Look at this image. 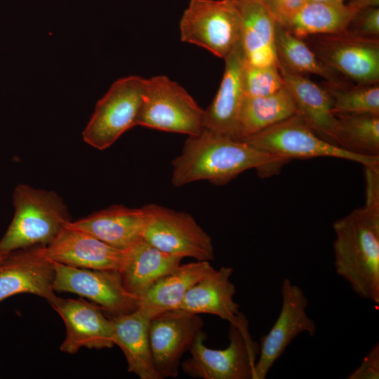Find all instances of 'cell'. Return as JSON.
<instances>
[{
  "label": "cell",
  "instance_id": "cell-1",
  "mask_svg": "<svg viewBox=\"0 0 379 379\" xmlns=\"http://www.w3.org/2000/svg\"><path fill=\"white\" fill-rule=\"evenodd\" d=\"M288 161L244 141L204 128L198 135L188 136L181 153L173 160L171 182L177 187L199 180L225 185L251 168L261 177L271 175Z\"/></svg>",
  "mask_w": 379,
  "mask_h": 379
},
{
  "label": "cell",
  "instance_id": "cell-2",
  "mask_svg": "<svg viewBox=\"0 0 379 379\" xmlns=\"http://www.w3.org/2000/svg\"><path fill=\"white\" fill-rule=\"evenodd\" d=\"M334 266L360 298L379 303V186H366V204L333 223Z\"/></svg>",
  "mask_w": 379,
  "mask_h": 379
},
{
  "label": "cell",
  "instance_id": "cell-3",
  "mask_svg": "<svg viewBox=\"0 0 379 379\" xmlns=\"http://www.w3.org/2000/svg\"><path fill=\"white\" fill-rule=\"evenodd\" d=\"M13 219L0 240V253L52 242L71 222L67 206L54 191L19 184L13 190Z\"/></svg>",
  "mask_w": 379,
  "mask_h": 379
},
{
  "label": "cell",
  "instance_id": "cell-4",
  "mask_svg": "<svg viewBox=\"0 0 379 379\" xmlns=\"http://www.w3.org/2000/svg\"><path fill=\"white\" fill-rule=\"evenodd\" d=\"M201 331L191 349V356L182 363L183 372L202 379H253L260 352L259 343L253 339L246 317L239 312L238 320L230 324L229 345L223 350L205 345Z\"/></svg>",
  "mask_w": 379,
  "mask_h": 379
},
{
  "label": "cell",
  "instance_id": "cell-5",
  "mask_svg": "<svg viewBox=\"0 0 379 379\" xmlns=\"http://www.w3.org/2000/svg\"><path fill=\"white\" fill-rule=\"evenodd\" d=\"M205 110L179 84L159 75L145 79L136 126L186 134L204 128Z\"/></svg>",
  "mask_w": 379,
  "mask_h": 379
},
{
  "label": "cell",
  "instance_id": "cell-6",
  "mask_svg": "<svg viewBox=\"0 0 379 379\" xmlns=\"http://www.w3.org/2000/svg\"><path fill=\"white\" fill-rule=\"evenodd\" d=\"M241 18L236 0H190L180 21L183 42L225 59L241 41Z\"/></svg>",
  "mask_w": 379,
  "mask_h": 379
},
{
  "label": "cell",
  "instance_id": "cell-7",
  "mask_svg": "<svg viewBox=\"0 0 379 379\" xmlns=\"http://www.w3.org/2000/svg\"><path fill=\"white\" fill-rule=\"evenodd\" d=\"M242 141L288 161L330 157L357 162L364 167L379 168V157L352 153L324 140L298 114Z\"/></svg>",
  "mask_w": 379,
  "mask_h": 379
},
{
  "label": "cell",
  "instance_id": "cell-8",
  "mask_svg": "<svg viewBox=\"0 0 379 379\" xmlns=\"http://www.w3.org/2000/svg\"><path fill=\"white\" fill-rule=\"evenodd\" d=\"M145 84V79L138 76L121 78L112 84L83 131V139L88 145L105 149L136 126Z\"/></svg>",
  "mask_w": 379,
  "mask_h": 379
},
{
  "label": "cell",
  "instance_id": "cell-9",
  "mask_svg": "<svg viewBox=\"0 0 379 379\" xmlns=\"http://www.w3.org/2000/svg\"><path fill=\"white\" fill-rule=\"evenodd\" d=\"M147 220L142 239L158 249L181 258L214 259L212 239L188 213L157 204L144 206Z\"/></svg>",
  "mask_w": 379,
  "mask_h": 379
},
{
  "label": "cell",
  "instance_id": "cell-10",
  "mask_svg": "<svg viewBox=\"0 0 379 379\" xmlns=\"http://www.w3.org/2000/svg\"><path fill=\"white\" fill-rule=\"evenodd\" d=\"M312 50L328 68L357 84L379 83V38L345 32L311 36Z\"/></svg>",
  "mask_w": 379,
  "mask_h": 379
},
{
  "label": "cell",
  "instance_id": "cell-11",
  "mask_svg": "<svg viewBox=\"0 0 379 379\" xmlns=\"http://www.w3.org/2000/svg\"><path fill=\"white\" fill-rule=\"evenodd\" d=\"M281 307L279 316L270 331L260 338V352L253 379H265L286 347L300 334L313 337L317 326L307 313L308 300L302 289L288 278L281 288Z\"/></svg>",
  "mask_w": 379,
  "mask_h": 379
},
{
  "label": "cell",
  "instance_id": "cell-12",
  "mask_svg": "<svg viewBox=\"0 0 379 379\" xmlns=\"http://www.w3.org/2000/svg\"><path fill=\"white\" fill-rule=\"evenodd\" d=\"M55 292L87 298L111 317L130 313L138 307L137 297L124 287L117 271L79 268L53 261Z\"/></svg>",
  "mask_w": 379,
  "mask_h": 379
},
{
  "label": "cell",
  "instance_id": "cell-13",
  "mask_svg": "<svg viewBox=\"0 0 379 379\" xmlns=\"http://www.w3.org/2000/svg\"><path fill=\"white\" fill-rule=\"evenodd\" d=\"M203 326L199 314L181 309L164 312L150 319L149 343L160 379L178 376L181 357L190 351Z\"/></svg>",
  "mask_w": 379,
  "mask_h": 379
},
{
  "label": "cell",
  "instance_id": "cell-14",
  "mask_svg": "<svg viewBox=\"0 0 379 379\" xmlns=\"http://www.w3.org/2000/svg\"><path fill=\"white\" fill-rule=\"evenodd\" d=\"M53 261L41 252V246L8 253L0 262V301L18 293H32L49 304L58 296L53 288Z\"/></svg>",
  "mask_w": 379,
  "mask_h": 379
},
{
  "label": "cell",
  "instance_id": "cell-15",
  "mask_svg": "<svg viewBox=\"0 0 379 379\" xmlns=\"http://www.w3.org/2000/svg\"><path fill=\"white\" fill-rule=\"evenodd\" d=\"M50 305L66 327V336L60 347L62 352L73 354L81 347L100 350L114 345L112 320L98 305L82 298L59 297Z\"/></svg>",
  "mask_w": 379,
  "mask_h": 379
},
{
  "label": "cell",
  "instance_id": "cell-16",
  "mask_svg": "<svg viewBox=\"0 0 379 379\" xmlns=\"http://www.w3.org/2000/svg\"><path fill=\"white\" fill-rule=\"evenodd\" d=\"M41 252L48 259L69 266L118 271L124 251L114 248L95 237L66 225Z\"/></svg>",
  "mask_w": 379,
  "mask_h": 379
},
{
  "label": "cell",
  "instance_id": "cell-17",
  "mask_svg": "<svg viewBox=\"0 0 379 379\" xmlns=\"http://www.w3.org/2000/svg\"><path fill=\"white\" fill-rule=\"evenodd\" d=\"M279 69L298 114L321 138L337 145L338 119L332 112V100L326 88L279 62Z\"/></svg>",
  "mask_w": 379,
  "mask_h": 379
},
{
  "label": "cell",
  "instance_id": "cell-18",
  "mask_svg": "<svg viewBox=\"0 0 379 379\" xmlns=\"http://www.w3.org/2000/svg\"><path fill=\"white\" fill-rule=\"evenodd\" d=\"M146 220L145 206L129 208L114 205L71 221L67 225L86 232L108 245L124 251L142 239Z\"/></svg>",
  "mask_w": 379,
  "mask_h": 379
},
{
  "label": "cell",
  "instance_id": "cell-19",
  "mask_svg": "<svg viewBox=\"0 0 379 379\" xmlns=\"http://www.w3.org/2000/svg\"><path fill=\"white\" fill-rule=\"evenodd\" d=\"M224 60L225 69L219 88L205 110L204 128L234 138L245 96L242 77L244 56L241 41Z\"/></svg>",
  "mask_w": 379,
  "mask_h": 379
},
{
  "label": "cell",
  "instance_id": "cell-20",
  "mask_svg": "<svg viewBox=\"0 0 379 379\" xmlns=\"http://www.w3.org/2000/svg\"><path fill=\"white\" fill-rule=\"evenodd\" d=\"M232 272L230 267L213 268L189 289L178 309L213 314L230 324L236 323L240 312L234 300L236 287L230 280Z\"/></svg>",
  "mask_w": 379,
  "mask_h": 379
},
{
  "label": "cell",
  "instance_id": "cell-21",
  "mask_svg": "<svg viewBox=\"0 0 379 379\" xmlns=\"http://www.w3.org/2000/svg\"><path fill=\"white\" fill-rule=\"evenodd\" d=\"M182 259L161 251L142 239L124 250L117 272L126 290L138 297L159 279L173 272Z\"/></svg>",
  "mask_w": 379,
  "mask_h": 379
},
{
  "label": "cell",
  "instance_id": "cell-22",
  "mask_svg": "<svg viewBox=\"0 0 379 379\" xmlns=\"http://www.w3.org/2000/svg\"><path fill=\"white\" fill-rule=\"evenodd\" d=\"M109 318L113 326L114 345L123 352L128 372L140 379H160L149 343L150 319L138 309Z\"/></svg>",
  "mask_w": 379,
  "mask_h": 379
},
{
  "label": "cell",
  "instance_id": "cell-23",
  "mask_svg": "<svg viewBox=\"0 0 379 379\" xmlns=\"http://www.w3.org/2000/svg\"><path fill=\"white\" fill-rule=\"evenodd\" d=\"M241 14V45L245 62L255 66L279 65L276 22L260 0H236Z\"/></svg>",
  "mask_w": 379,
  "mask_h": 379
},
{
  "label": "cell",
  "instance_id": "cell-24",
  "mask_svg": "<svg viewBox=\"0 0 379 379\" xmlns=\"http://www.w3.org/2000/svg\"><path fill=\"white\" fill-rule=\"evenodd\" d=\"M213 269L209 261L180 264L137 297V309L150 319L178 309L189 289Z\"/></svg>",
  "mask_w": 379,
  "mask_h": 379
},
{
  "label": "cell",
  "instance_id": "cell-25",
  "mask_svg": "<svg viewBox=\"0 0 379 379\" xmlns=\"http://www.w3.org/2000/svg\"><path fill=\"white\" fill-rule=\"evenodd\" d=\"M297 114L293 99L286 86L266 96L245 95L234 138L244 140Z\"/></svg>",
  "mask_w": 379,
  "mask_h": 379
},
{
  "label": "cell",
  "instance_id": "cell-26",
  "mask_svg": "<svg viewBox=\"0 0 379 379\" xmlns=\"http://www.w3.org/2000/svg\"><path fill=\"white\" fill-rule=\"evenodd\" d=\"M358 13L343 1H309L304 3L284 27L302 39L342 34L347 32Z\"/></svg>",
  "mask_w": 379,
  "mask_h": 379
},
{
  "label": "cell",
  "instance_id": "cell-27",
  "mask_svg": "<svg viewBox=\"0 0 379 379\" xmlns=\"http://www.w3.org/2000/svg\"><path fill=\"white\" fill-rule=\"evenodd\" d=\"M275 45L279 62L289 70L300 74H316L332 84H343L337 73L318 58L303 39L277 23Z\"/></svg>",
  "mask_w": 379,
  "mask_h": 379
},
{
  "label": "cell",
  "instance_id": "cell-28",
  "mask_svg": "<svg viewBox=\"0 0 379 379\" xmlns=\"http://www.w3.org/2000/svg\"><path fill=\"white\" fill-rule=\"evenodd\" d=\"M336 145L357 154L379 157V114H335Z\"/></svg>",
  "mask_w": 379,
  "mask_h": 379
},
{
  "label": "cell",
  "instance_id": "cell-29",
  "mask_svg": "<svg viewBox=\"0 0 379 379\" xmlns=\"http://www.w3.org/2000/svg\"><path fill=\"white\" fill-rule=\"evenodd\" d=\"M332 100V112L335 114H379V84H356L346 87L343 84H326Z\"/></svg>",
  "mask_w": 379,
  "mask_h": 379
},
{
  "label": "cell",
  "instance_id": "cell-30",
  "mask_svg": "<svg viewBox=\"0 0 379 379\" xmlns=\"http://www.w3.org/2000/svg\"><path fill=\"white\" fill-rule=\"evenodd\" d=\"M242 77L246 96H266L285 87L279 65L255 66L244 60Z\"/></svg>",
  "mask_w": 379,
  "mask_h": 379
},
{
  "label": "cell",
  "instance_id": "cell-31",
  "mask_svg": "<svg viewBox=\"0 0 379 379\" xmlns=\"http://www.w3.org/2000/svg\"><path fill=\"white\" fill-rule=\"evenodd\" d=\"M347 32L359 36L379 38V7L359 12Z\"/></svg>",
  "mask_w": 379,
  "mask_h": 379
},
{
  "label": "cell",
  "instance_id": "cell-32",
  "mask_svg": "<svg viewBox=\"0 0 379 379\" xmlns=\"http://www.w3.org/2000/svg\"><path fill=\"white\" fill-rule=\"evenodd\" d=\"M277 24L286 27L305 0H260Z\"/></svg>",
  "mask_w": 379,
  "mask_h": 379
},
{
  "label": "cell",
  "instance_id": "cell-33",
  "mask_svg": "<svg viewBox=\"0 0 379 379\" xmlns=\"http://www.w3.org/2000/svg\"><path fill=\"white\" fill-rule=\"evenodd\" d=\"M347 379L379 378V343L374 345L360 365L347 377Z\"/></svg>",
  "mask_w": 379,
  "mask_h": 379
},
{
  "label": "cell",
  "instance_id": "cell-34",
  "mask_svg": "<svg viewBox=\"0 0 379 379\" xmlns=\"http://www.w3.org/2000/svg\"><path fill=\"white\" fill-rule=\"evenodd\" d=\"M351 7L358 12L378 7L379 0H349L347 3Z\"/></svg>",
  "mask_w": 379,
  "mask_h": 379
},
{
  "label": "cell",
  "instance_id": "cell-35",
  "mask_svg": "<svg viewBox=\"0 0 379 379\" xmlns=\"http://www.w3.org/2000/svg\"><path fill=\"white\" fill-rule=\"evenodd\" d=\"M306 1H343V2H345V1H347V0H305Z\"/></svg>",
  "mask_w": 379,
  "mask_h": 379
},
{
  "label": "cell",
  "instance_id": "cell-36",
  "mask_svg": "<svg viewBox=\"0 0 379 379\" xmlns=\"http://www.w3.org/2000/svg\"><path fill=\"white\" fill-rule=\"evenodd\" d=\"M8 254V253H7ZM7 254H1L0 253V262L6 257Z\"/></svg>",
  "mask_w": 379,
  "mask_h": 379
}]
</instances>
